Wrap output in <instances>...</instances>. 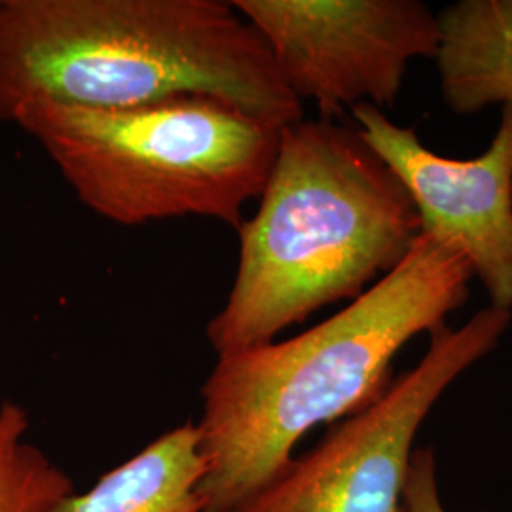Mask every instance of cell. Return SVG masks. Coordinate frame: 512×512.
<instances>
[{
    "instance_id": "9",
    "label": "cell",
    "mask_w": 512,
    "mask_h": 512,
    "mask_svg": "<svg viewBox=\"0 0 512 512\" xmlns=\"http://www.w3.org/2000/svg\"><path fill=\"white\" fill-rule=\"evenodd\" d=\"M205 475L196 421L152 440L133 458L74 494L59 512H205Z\"/></svg>"
},
{
    "instance_id": "3",
    "label": "cell",
    "mask_w": 512,
    "mask_h": 512,
    "mask_svg": "<svg viewBox=\"0 0 512 512\" xmlns=\"http://www.w3.org/2000/svg\"><path fill=\"white\" fill-rule=\"evenodd\" d=\"M215 95L304 118L255 27L224 0H0V122L25 103L124 109Z\"/></svg>"
},
{
    "instance_id": "6",
    "label": "cell",
    "mask_w": 512,
    "mask_h": 512,
    "mask_svg": "<svg viewBox=\"0 0 512 512\" xmlns=\"http://www.w3.org/2000/svg\"><path fill=\"white\" fill-rule=\"evenodd\" d=\"M294 97L334 120L361 103L393 107L408 65L435 59L440 23L420 0H234Z\"/></svg>"
},
{
    "instance_id": "5",
    "label": "cell",
    "mask_w": 512,
    "mask_h": 512,
    "mask_svg": "<svg viewBox=\"0 0 512 512\" xmlns=\"http://www.w3.org/2000/svg\"><path fill=\"white\" fill-rule=\"evenodd\" d=\"M511 323L512 311L490 306L459 329L431 332L418 365L234 512H403L421 423L465 370L499 346Z\"/></svg>"
},
{
    "instance_id": "8",
    "label": "cell",
    "mask_w": 512,
    "mask_h": 512,
    "mask_svg": "<svg viewBox=\"0 0 512 512\" xmlns=\"http://www.w3.org/2000/svg\"><path fill=\"white\" fill-rule=\"evenodd\" d=\"M439 23L435 61L446 107L471 116L512 105V0H459Z\"/></svg>"
},
{
    "instance_id": "10",
    "label": "cell",
    "mask_w": 512,
    "mask_h": 512,
    "mask_svg": "<svg viewBox=\"0 0 512 512\" xmlns=\"http://www.w3.org/2000/svg\"><path fill=\"white\" fill-rule=\"evenodd\" d=\"M29 425L21 404L0 401V512H59L73 478L27 440Z\"/></svg>"
},
{
    "instance_id": "7",
    "label": "cell",
    "mask_w": 512,
    "mask_h": 512,
    "mask_svg": "<svg viewBox=\"0 0 512 512\" xmlns=\"http://www.w3.org/2000/svg\"><path fill=\"white\" fill-rule=\"evenodd\" d=\"M357 129L410 194L421 234L456 245L492 308L512 311V105L501 107L492 145L475 160L431 152L416 131L374 105L351 109Z\"/></svg>"
},
{
    "instance_id": "4",
    "label": "cell",
    "mask_w": 512,
    "mask_h": 512,
    "mask_svg": "<svg viewBox=\"0 0 512 512\" xmlns=\"http://www.w3.org/2000/svg\"><path fill=\"white\" fill-rule=\"evenodd\" d=\"M12 124L95 215L139 226L203 217L238 228L274 167L281 129L215 95L124 109L25 103Z\"/></svg>"
},
{
    "instance_id": "1",
    "label": "cell",
    "mask_w": 512,
    "mask_h": 512,
    "mask_svg": "<svg viewBox=\"0 0 512 512\" xmlns=\"http://www.w3.org/2000/svg\"><path fill=\"white\" fill-rule=\"evenodd\" d=\"M473 266L420 234L389 274L298 336L219 357L202 387L205 512H234L281 475L311 429L384 395L397 353L469 300Z\"/></svg>"
},
{
    "instance_id": "2",
    "label": "cell",
    "mask_w": 512,
    "mask_h": 512,
    "mask_svg": "<svg viewBox=\"0 0 512 512\" xmlns=\"http://www.w3.org/2000/svg\"><path fill=\"white\" fill-rule=\"evenodd\" d=\"M238 232L234 285L205 330L219 357L275 342L311 313L355 300L421 234L399 177L359 129L327 118L281 129L258 209Z\"/></svg>"
},
{
    "instance_id": "11",
    "label": "cell",
    "mask_w": 512,
    "mask_h": 512,
    "mask_svg": "<svg viewBox=\"0 0 512 512\" xmlns=\"http://www.w3.org/2000/svg\"><path fill=\"white\" fill-rule=\"evenodd\" d=\"M403 512H446L440 497L437 459L429 448L412 454L404 484Z\"/></svg>"
}]
</instances>
